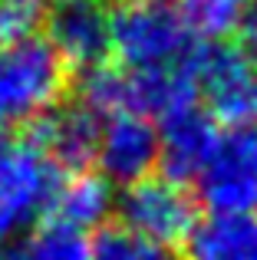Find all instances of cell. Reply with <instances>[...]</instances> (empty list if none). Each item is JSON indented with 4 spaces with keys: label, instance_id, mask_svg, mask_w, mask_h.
Listing matches in <instances>:
<instances>
[{
    "label": "cell",
    "instance_id": "cell-3",
    "mask_svg": "<svg viewBox=\"0 0 257 260\" xmlns=\"http://www.w3.org/2000/svg\"><path fill=\"white\" fill-rule=\"evenodd\" d=\"M205 112L228 128H257V53L244 43H214L191 56Z\"/></svg>",
    "mask_w": 257,
    "mask_h": 260
},
{
    "label": "cell",
    "instance_id": "cell-8",
    "mask_svg": "<svg viewBox=\"0 0 257 260\" xmlns=\"http://www.w3.org/2000/svg\"><path fill=\"white\" fill-rule=\"evenodd\" d=\"M50 43L73 70H99L112 53V23L99 4H59L46 20Z\"/></svg>",
    "mask_w": 257,
    "mask_h": 260
},
{
    "label": "cell",
    "instance_id": "cell-7",
    "mask_svg": "<svg viewBox=\"0 0 257 260\" xmlns=\"http://www.w3.org/2000/svg\"><path fill=\"white\" fill-rule=\"evenodd\" d=\"M158 155H162L158 128L145 115H135V112L109 115L99 128L96 161L106 181H119L128 188L142 178H152Z\"/></svg>",
    "mask_w": 257,
    "mask_h": 260
},
{
    "label": "cell",
    "instance_id": "cell-4",
    "mask_svg": "<svg viewBox=\"0 0 257 260\" xmlns=\"http://www.w3.org/2000/svg\"><path fill=\"white\" fill-rule=\"evenodd\" d=\"M56 165L33 139L0 132V241L20 234L40 211H50Z\"/></svg>",
    "mask_w": 257,
    "mask_h": 260
},
{
    "label": "cell",
    "instance_id": "cell-13",
    "mask_svg": "<svg viewBox=\"0 0 257 260\" xmlns=\"http://www.w3.org/2000/svg\"><path fill=\"white\" fill-rule=\"evenodd\" d=\"M181 17L191 37L224 40L231 33H241L244 20L251 17V4L247 0H181Z\"/></svg>",
    "mask_w": 257,
    "mask_h": 260
},
{
    "label": "cell",
    "instance_id": "cell-18",
    "mask_svg": "<svg viewBox=\"0 0 257 260\" xmlns=\"http://www.w3.org/2000/svg\"><path fill=\"white\" fill-rule=\"evenodd\" d=\"M125 4H158V0H125Z\"/></svg>",
    "mask_w": 257,
    "mask_h": 260
},
{
    "label": "cell",
    "instance_id": "cell-12",
    "mask_svg": "<svg viewBox=\"0 0 257 260\" xmlns=\"http://www.w3.org/2000/svg\"><path fill=\"white\" fill-rule=\"evenodd\" d=\"M112 208H116V201H112L109 181L103 175H86V172H76L63 178V181H56V191L50 198L53 221L70 224L76 231L103 224Z\"/></svg>",
    "mask_w": 257,
    "mask_h": 260
},
{
    "label": "cell",
    "instance_id": "cell-5",
    "mask_svg": "<svg viewBox=\"0 0 257 260\" xmlns=\"http://www.w3.org/2000/svg\"><path fill=\"white\" fill-rule=\"evenodd\" d=\"M195 184H198V198L211 214H254L257 128H224Z\"/></svg>",
    "mask_w": 257,
    "mask_h": 260
},
{
    "label": "cell",
    "instance_id": "cell-6",
    "mask_svg": "<svg viewBox=\"0 0 257 260\" xmlns=\"http://www.w3.org/2000/svg\"><path fill=\"white\" fill-rule=\"evenodd\" d=\"M119 214L125 228L168 247V244H181L191 237L198 224V204L191 191L172 178H142L122 191Z\"/></svg>",
    "mask_w": 257,
    "mask_h": 260
},
{
    "label": "cell",
    "instance_id": "cell-14",
    "mask_svg": "<svg viewBox=\"0 0 257 260\" xmlns=\"http://www.w3.org/2000/svg\"><path fill=\"white\" fill-rule=\"evenodd\" d=\"M89 254H92V241H86L83 231L50 221L30 237L23 260H89Z\"/></svg>",
    "mask_w": 257,
    "mask_h": 260
},
{
    "label": "cell",
    "instance_id": "cell-11",
    "mask_svg": "<svg viewBox=\"0 0 257 260\" xmlns=\"http://www.w3.org/2000/svg\"><path fill=\"white\" fill-rule=\"evenodd\" d=\"M188 260H257L254 214H211L185 241Z\"/></svg>",
    "mask_w": 257,
    "mask_h": 260
},
{
    "label": "cell",
    "instance_id": "cell-2",
    "mask_svg": "<svg viewBox=\"0 0 257 260\" xmlns=\"http://www.w3.org/2000/svg\"><path fill=\"white\" fill-rule=\"evenodd\" d=\"M112 23V53L122 70L148 73L185 66L191 53V30H188L181 7L158 0V4H122L109 17Z\"/></svg>",
    "mask_w": 257,
    "mask_h": 260
},
{
    "label": "cell",
    "instance_id": "cell-10",
    "mask_svg": "<svg viewBox=\"0 0 257 260\" xmlns=\"http://www.w3.org/2000/svg\"><path fill=\"white\" fill-rule=\"evenodd\" d=\"M214 142H218V132L211 125V115L198 109V102L165 115L158 125V145H162L158 161L165 168V178L178 184L195 181L205 168Z\"/></svg>",
    "mask_w": 257,
    "mask_h": 260
},
{
    "label": "cell",
    "instance_id": "cell-1",
    "mask_svg": "<svg viewBox=\"0 0 257 260\" xmlns=\"http://www.w3.org/2000/svg\"><path fill=\"white\" fill-rule=\"evenodd\" d=\"M50 40L33 37L20 43H0V132L33 125L59 106L70 79Z\"/></svg>",
    "mask_w": 257,
    "mask_h": 260
},
{
    "label": "cell",
    "instance_id": "cell-17",
    "mask_svg": "<svg viewBox=\"0 0 257 260\" xmlns=\"http://www.w3.org/2000/svg\"><path fill=\"white\" fill-rule=\"evenodd\" d=\"M56 4H96V0H56Z\"/></svg>",
    "mask_w": 257,
    "mask_h": 260
},
{
    "label": "cell",
    "instance_id": "cell-19",
    "mask_svg": "<svg viewBox=\"0 0 257 260\" xmlns=\"http://www.w3.org/2000/svg\"><path fill=\"white\" fill-rule=\"evenodd\" d=\"M4 260H23V254H13V257H4Z\"/></svg>",
    "mask_w": 257,
    "mask_h": 260
},
{
    "label": "cell",
    "instance_id": "cell-15",
    "mask_svg": "<svg viewBox=\"0 0 257 260\" xmlns=\"http://www.w3.org/2000/svg\"><path fill=\"white\" fill-rule=\"evenodd\" d=\"M89 260H168L165 247L125 224H109L96 234Z\"/></svg>",
    "mask_w": 257,
    "mask_h": 260
},
{
    "label": "cell",
    "instance_id": "cell-16",
    "mask_svg": "<svg viewBox=\"0 0 257 260\" xmlns=\"http://www.w3.org/2000/svg\"><path fill=\"white\" fill-rule=\"evenodd\" d=\"M46 20V0H0V43L33 40Z\"/></svg>",
    "mask_w": 257,
    "mask_h": 260
},
{
    "label": "cell",
    "instance_id": "cell-9",
    "mask_svg": "<svg viewBox=\"0 0 257 260\" xmlns=\"http://www.w3.org/2000/svg\"><path fill=\"white\" fill-rule=\"evenodd\" d=\"M99 128H103L99 115L89 112L83 102H73V106H56L40 122H33L30 139L43 148V155L56 168L76 175L96 158Z\"/></svg>",
    "mask_w": 257,
    "mask_h": 260
}]
</instances>
